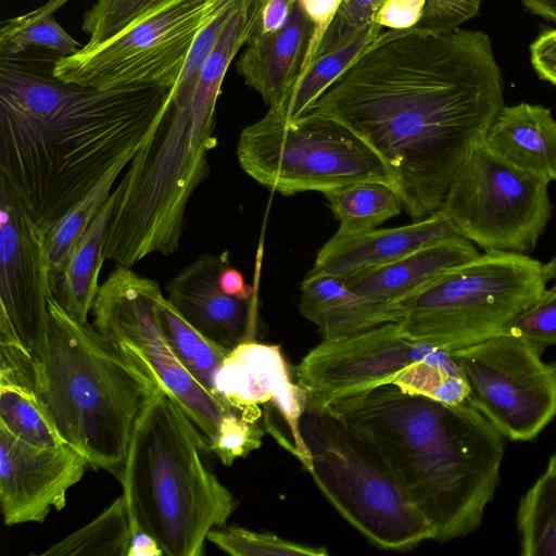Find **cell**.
I'll use <instances>...</instances> for the list:
<instances>
[{"instance_id":"9","label":"cell","mask_w":556,"mask_h":556,"mask_svg":"<svg viewBox=\"0 0 556 556\" xmlns=\"http://www.w3.org/2000/svg\"><path fill=\"white\" fill-rule=\"evenodd\" d=\"M241 168L266 188L292 195L364 181L395 188L381 159L340 123L311 113L287 121L268 110L244 127L237 144Z\"/></svg>"},{"instance_id":"46","label":"cell","mask_w":556,"mask_h":556,"mask_svg":"<svg viewBox=\"0 0 556 556\" xmlns=\"http://www.w3.org/2000/svg\"><path fill=\"white\" fill-rule=\"evenodd\" d=\"M545 473L556 477V452L549 457Z\"/></svg>"},{"instance_id":"17","label":"cell","mask_w":556,"mask_h":556,"mask_svg":"<svg viewBox=\"0 0 556 556\" xmlns=\"http://www.w3.org/2000/svg\"><path fill=\"white\" fill-rule=\"evenodd\" d=\"M215 395L238 409L271 404L287 424L292 453L311 469V455L300 433V419L306 408V393L291 381L278 345L245 340L225 357L215 376Z\"/></svg>"},{"instance_id":"7","label":"cell","mask_w":556,"mask_h":556,"mask_svg":"<svg viewBox=\"0 0 556 556\" xmlns=\"http://www.w3.org/2000/svg\"><path fill=\"white\" fill-rule=\"evenodd\" d=\"M207 150L194 144L190 108L172 105L129 162L104 245V257L131 267L179 249L191 195L210 174Z\"/></svg>"},{"instance_id":"1","label":"cell","mask_w":556,"mask_h":556,"mask_svg":"<svg viewBox=\"0 0 556 556\" xmlns=\"http://www.w3.org/2000/svg\"><path fill=\"white\" fill-rule=\"evenodd\" d=\"M489 35L417 26L381 31L304 112L362 139L413 220L438 212L471 148L504 106Z\"/></svg>"},{"instance_id":"39","label":"cell","mask_w":556,"mask_h":556,"mask_svg":"<svg viewBox=\"0 0 556 556\" xmlns=\"http://www.w3.org/2000/svg\"><path fill=\"white\" fill-rule=\"evenodd\" d=\"M341 1L342 0H299L302 10L313 25V31L300 75L294 86L306 75L313 63L318 58L324 36L331 24Z\"/></svg>"},{"instance_id":"14","label":"cell","mask_w":556,"mask_h":556,"mask_svg":"<svg viewBox=\"0 0 556 556\" xmlns=\"http://www.w3.org/2000/svg\"><path fill=\"white\" fill-rule=\"evenodd\" d=\"M441 349L408 337L399 323H386L345 337L324 339L295 369L306 407L329 404L394 384L412 367Z\"/></svg>"},{"instance_id":"6","label":"cell","mask_w":556,"mask_h":556,"mask_svg":"<svg viewBox=\"0 0 556 556\" xmlns=\"http://www.w3.org/2000/svg\"><path fill=\"white\" fill-rule=\"evenodd\" d=\"M300 433L314 482L338 513L383 549L406 551L435 539V529L382 456L328 410L306 407Z\"/></svg>"},{"instance_id":"27","label":"cell","mask_w":556,"mask_h":556,"mask_svg":"<svg viewBox=\"0 0 556 556\" xmlns=\"http://www.w3.org/2000/svg\"><path fill=\"white\" fill-rule=\"evenodd\" d=\"M129 516L122 495L92 521L53 543L40 556H128Z\"/></svg>"},{"instance_id":"40","label":"cell","mask_w":556,"mask_h":556,"mask_svg":"<svg viewBox=\"0 0 556 556\" xmlns=\"http://www.w3.org/2000/svg\"><path fill=\"white\" fill-rule=\"evenodd\" d=\"M426 0H384L375 22L389 29L414 27L422 16Z\"/></svg>"},{"instance_id":"2","label":"cell","mask_w":556,"mask_h":556,"mask_svg":"<svg viewBox=\"0 0 556 556\" xmlns=\"http://www.w3.org/2000/svg\"><path fill=\"white\" fill-rule=\"evenodd\" d=\"M175 87L98 89L0 58V177L47 233L112 167L131 161Z\"/></svg>"},{"instance_id":"22","label":"cell","mask_w":556,"mask_h":556,"mask_svg":"<svg viewBox=\"0 0 556 556\" xmlns=\"http://www.w3.org/2000/svg\"><path fill=\"white\" fill-rule=\"evenodd\" d=\"M299 309L324 339L361 332L386 323H400L402 304H390L352 291L345 279L307 274L301 283Z\"/></svg>"},{"instance_id":"8","label":"cell","mask_w":556,"mask_h":556,"mask_svg":"<svg viewBox=\"0 0 556 556\" xmlns=\"http://www.w3.org/2000/svg\"><path fill=\"white\" fill-rule=\"evenodd\" d=\"M543 264L527 254L485 252L402 303L414 340L450 353L505 333L546 290Z\"/></svg>"},{"instance_id":"10","label":"cell","mask_w":556,"mask_h":556,"mask_svg":"<svg viewBox=\"0 0 556 556\" xmlns=\"http://www.w3.org/2000/svg\"><path fill=\"white\" fill-rule=\"evenodd\" d=\"M236 0H164L110 39L53 61L58 79L108 89L176 87L198 36Z\"/></svg>"},{"instance_id":"13","label":"cell","mask_w":556,"mask_h":556,"mask_svg":"<svg viewBox=\"0 0 556 556\" xmlns=\"http://www.w3.org/2000/svg\"><path fill=\"white\" fill-rule=\"evenodd\" d=\"M544 348L501 334L451 354L469 389L468 402L509 440L530 441L556 417V370Z\"/></svg>"},{"instance_id":"37","label":"cell","mask_w":556,"mask_h":556,"mask_svg":"<svg viewBox=\"0 0 556 556\" xmlns=\"http://www.w3.org/2000/svg\"><path fill=\"white\" fill-rule=\"evenodd\" d=\"M504 334L523 338L543 348L556 345V288L541 298L506 327Z\"/></svg>"},{"instance_id":"26","label":"cell","mask_w":556,"mask_h":556,"mask_svg":"<svg viewBox=\"0 0 556 556\" xmlns=\"http://www.w3.org/2000/svg\"><path fill=\"white\" fill-rule=\"evenodd\" d=\"M67 1L47 0L43 5L4 22L0 29V58H16L30 48L46 49L59 58L77 53L84 46L54 18L56 10Z\"/></svg>"},{"instance_id":"38","label":"cell","mask_w":556,"mask_h":556,"mask_svg":"<svg viewBox=\"0 0 556 556\" xmlns=\"http://www.w3.org/2000/svg\"><path fill=\"white\" fill-rule=\"evenodd\" d=\"M482 0H426L422 16L417 27L446 31L458 28L475 17Z\"/></svg>"},{"instance_id":"34","label":"cell","mask_w":556,"mask_h":556,"mask_svg":"<svg viewBox=\"0 0 556 556\" xmlns=\"http://www.w3.org/2000/svg\"><path fill=\"white\" fill-rule=\"evenodd\" d=\"M262 416L260 408H233L225 415L215 440L208 445L210 452L225 466H230L237 458L245 457L262 445L265 433L258 424Z\"/></svg>"},{"instance_id":"41","label":"cell","mask_w":556,"mask_h":556,"mask_svg":"<svg viewBox=\"0 0 556 556\" xmlns=\"http://www.w3.org/2000/svg\"><path fill=\"white\" fill-rule=\"evenodd\" d=\"M530 55L540 78L556 85V28L541 34L532 42Z\"/></svg>"},{"instance_id":"32","label":"cell","mask_w":556,"mask_h":556,"mask_svg":"<svg viewBox=\"0 0 556 556\" xmlns=\"http://www.w3.org/2000/svg\"><path fill=\"white\" fill-rule=\"evenodd\" d=\"M0 425L35 446H56L60 437L35 392L28 386L0 381Z\"/></svg>"},{"instance_id":"43","label":"cell","mask_w":556,"mask_h":556,"mask_svg":"<svg viewBox=\"0 0 556 556\" xmlns=\"http://www.w3.org/2000/svg\"><path fill=\"white\" fill-rule=\"evenodd\" d=\"M164 553L152 535L140 528L131 529L128 556H163Z\"/></svg>"},{"instance_id":"15","label":"cell","mask_w":556,"mask_h":556,"mask_svg":"<svg viewBox=\"0 0 556 556\" xmlns=\"http://www.w3.org/2000/svg\"><path fill=\"white\" fill-rule=\"evenodd\" d=\"M51 295L46 232L0 177V315L34 356L46 349Z\"/></svg>"},{"instance_id":"18","label":"cell","mask_w":556,"mask_h":556,"mask_svg":"<svg viewBox=\"0 0 556 556\" xmlns=\"http://www.w3.org/2000/svg\"><path fill=\"white\" fill-rule=\"evenodd\" d=\"M230 266L229 253L201 254L165 286L167 301L195 330L231 351L249 340L254 327L250 300L226 294L218 277Z\"/></svg>"},{"instance_id":"5","label":"cell","mask_w":556,"mask_h":556,"mask_svg":"<svg viewBox=\"0 0 556 556\" xmlns=\"http://www.w3.org/2000/svg\"><path fill=\"white\" fill-rule=\"evenodd\" d=\"M164 387L134 431L121 478L130 528L166 556H201L211 530L226 526L238 502L205 466L203 434Z\"/></svg>"},{"instance_id":"28","label":"cell","mask_w":556,"mask_h":556,"mask_svg":"<svg viewBox=\"0 0 556 556\" xmlns=\"http://www.w3.org/2000/svg\"><path fill=\"white\" fill-rule=\"evenodd\" d=\"M159 316L164 334L178 361L202 387L216 396L215 376L230 351L195 330L166 298L160 303Z\"/></svg>"},{"instance_id":"12","label":"cell","mask_w":556,"mask_h":556,"mask_svg":"<svg viewBox=\"0 0 556 556\" xmlns=\"http://www.w3.org/2000/svg\"><path fill=\"white\" fill-rule=\"evenodd\" d=\"M162 293L157 281L121 264L100 285L91 314L93 326L146 365L201 431L207 446L217 437L223 404L176 357L161 326Z\"/></svg>"},{"instance_id":"25","label":"cell","mask_w":556,"mask_h":556,"mask_svg":"<svg viewBox=\"0 0 556 556\" xmlns=\"http://www.w3.org/2000/svg\"><path fill=\"white\" fill-rule=\"evenodd\" d=\"M324 194L339 222L337 233L341 236L376 229L399 215L403 206L396 189L378 181L351 184Z\"/></svg>"},{"instance_id":"16","label":"cell","mask_w":556,"mask_h":556,"mask_svg":"<svg viewBox=\"0 0 556 556\" xmlns=\"http://www.w3.org/2000/svg\"><path fill=\"white\" fill-rule=\"evenodd\" d=\"M88 460L66 443L35 446L0 425V507L5 526L43 522L66 504Z\"/></svg>"},{"instance_id":"31","label":"cell","mask_w":556,"mask_h":556,"mask_svg":"<svg viewBox=\"0 0 556 556\" xmlns=\"http://www.w3.org/2000/svg\"><path fill=\"white\" fill-rule=\"evenodd\" d=\"M129 162L123 161L112 167L46 233V247L50 262V281L64 266L71 251L111 195L117 177Z\"/></svg>"},{"instance_id":"42","label":"cell","mask_w":556,"mask_h":556,"mask_svg":"<svg viewBox=\"0 0 556 556\" xmlns=\"http://www.w3.org/2000/svg\"><path fill=\"white\" fill-rule=\"evenodd\" d=\"M218 283L226 294L238 299L250 300L254 293L253 288L245 282L242 274L231 266L222 270Z\"/></svg>"},{"instance_id":"11","label":"cell","mask_w":556,"mask_h":556,"mask_svg":"<svg viewBox=\"0 0 556 556\" xmlns=\"http://www.w3.org/2000/svg\"><path fill=\"white\" fill-rule=\"evenodd\" d=\"M440 211L459 236L485 252L528 254L552 215L548 182L506 162L481 139L463 162Z\"/></svg>"},{"instance_id":"45","label":"cell","mask_w":556,"mask_h":556,"mask_svg":"<svg viewBox=\"0 0 556 556\" xmlns=\"http://www.w3.org/2000/svg\"><path fill=\"white\" fill-rule=\"evenodd\" d=\"M542 269L546 282L556 280V254L549 262L543 264Z\"/></svg>"},{"instance_id":"23","label":"cell","mask_w":556,"mask_h":556,"mask_svg":"<svg viewBox=\"0 0 556 556\" xmlns=\"http://www.w3.org/2000/svg\"><path fill=\"white\" fill-rule=\"evenodd\" d=\"M484 141L514 166L548 184L556 181V121L549 109L526 102L504 105Z\"/></svg>"},{"instance_id":"35","label":"cell","mask_w":556,"mask_h":556,"mask_svg":"<svg viewBox=\"0 0 556 556\" xmlns=\"http://www.w3.org/2000/svg\"><path fill=\"white\" fill-rule=\"evenodd\" d=\"M164 0H97L86 11L81 28L89 35L87 46L115 36Z\"/></svg>"},{"instance_id":"29","label":"cell","mask_w":556,"mask_h":556,"mask_svg":"<svg viewBox=\"0 0 556 556\" xmlns=\"http://www.w3.org/2000/svg\"><path fill=\"white\" fill-rule=\"evenodd\" d=\"M381 31L382 27L374 22L348 45L319 55L285 104L271 111L287 121L302 115Z\"/></svg>"},{"instance_id":"19","label":"cell","mask_w":556,"mask_h":556,"mask_svg":"<svg viewBox=\"0 0 556 556\" xmlns=\"http://www.w3.org/2000/svg\"><path fill=\"white\" fill-rule=\"evenodd\" d=\"M459 236L439 210L405 226L372 229L341 236L336 233L318 251L308 274L344 279L367 268L396 261L435 241Z\"/></svg>"},{"instance_id":"3","label":"cell","mask_w":556,"mask_h":556,"mask_svg":"<svg viewBox=\"0 0 556 556\" xmlns=\"http://www.w3.org/2000/svg\"><path fill=\"white\" fill-rule=\"evenodd\" d=\"M324 410L377 447L433 525L434 541L480 526L500 483L505 437L469 402L446 404L388 384Z\"/></svg>"},{"instance_id":"20","label":"cell","mask_w":556,"mask_h":556,"mask_svg":"<svg viewBox=\"0 0 556 556\" xmlns=\"http://www.w3.org/2000/svg\"><path fill=\"white\" fill-rule=\"evenodd\" d=\"M312 31L313 25L295 0L285 26L253 36L247 42L236 68L268 109L278 110L287 101L300 75Z\"/></svg>"},{"instance_id":"33","label":"cell","mask_w":556,"mask_h":556,"mask_svg":"<svg viewBox=\"0 0 556 556\" xmlns=\"http://www.w3.org/2000/svg\"><path fill=\"white\" fill-rule=\"evenodd\" d=\"M207 541L232 556H327L321 546H311L241 527H219L211 530Z\"/></svg>"},{"instance_id":"4","label":"cell","mask_w":556,"mask_h":556,"mask_svg":"<svg viewBox=\"0 0 556 556\" xmlns=\"http://www.w3.org/2000/svg\"><path fill=\"white\" fill-rule=\"evenodd\" d=\"M45 351L34 361L35 392L64 443L121 480L136 426L161 387L131 353L52 294Z\"/></svg>"},{"instance_id":"30","label":"cell","mask_w":556,"mask_h":556,"mask_svg":"<svg viewBox=\"0 0 556 556\" xmlns=\"http://www.w3.org/2000/svg\"><path fill=\"white\" fill-rule=\"evenodd\" d=\"M516 525L522 556H556V477L536 479L519 502Z\"/></svg>"},{"instance_id":"36","label":"cell","mask_w":556,"mask_h":556,"mask_svg":"<svg viewBox=\"0 0 556 556\" xmlns=\"http://www.w3.org/2000/svg\"><path fill=\"white\" fill-rule=\"evenodd\" d=\"M383 1L342 0L324 36L318 56L348 45L374 23Z\"/></svg>"},{"instance_id":"21","label":"cell","mask_w":556,"mask_h":556,"mask_svg":"<svg viewBox=\"0 0 556 556\" xmlns=\"http://www.w3.org/2000/svg\"><path fill=\"white\" fill-rule=\"evenodd\" d=\"M480 253L462 236L422 247L391 263L364 269L345 279L354 292L390 304H402L451 269Z\"/></svg>"},{"instance_id":"24","label":"cell","mask_w":556,"mask_h":556,"mask_svg":"<svg viewBox=\"0 0 556 556\" xmlns=\"http://www.w3.org/2000/svg\"><path fill=\"white\" fill-rule=\"evenodd\" d=\"M121 191L119 181L71 251L60 273L50 281L52 296L67 314L80 323L88 321L100 287L98 282L105 260L106 235Z\"/></svg>"},{"instance_id":"47","label":"cell","mask_w":556,"mask_h":556,"mask_svg":"<svg viewBox=\"0 0 556 556\" xmlns=\"http://www.w3.org/2000/svg\"><path fill=\"white\" fill-rule=\"evenodd\" d=\"M555 370H556V363L554 364Z\"/></svg>"},{"instance_id":"44","label":"cell","mask_w":556,"mask_h":556,"mask_svg":"<svg viewBox=\"0 0 556 556\" xmlns=\"http://www.w3.org/2000/svg\"><path fill=\"white\" fill-rule=\"evenodd\" d=\"M533 14L556 23V0H521Z\"/></svg>"}]
</instances>
